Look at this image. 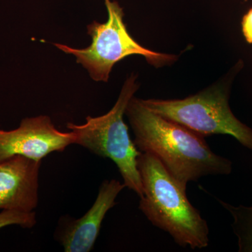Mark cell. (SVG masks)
<instances>
[{"instance_id": "11", "label": "cell", "mask_w": 252, "mask_h": 252, "mask_svg": "<svg viewBox=\"0 0 252 252\" xmlns=\"http://www.w3.org/2000/svg\"><path fill=\"white\" fill-rule=\"evenodd\" d=\"M242 29L246 41L252 44V8L244 16L242 21Z\"/></svg>"}, {"instance_id": "10", "label": "cell", "mask_w": 252, "mask_h": 252, "mask_svg": "<svg viewBox=\"0 0 252 252\" xmlns=\"http://www.w3.org/2000/svg\"><path fill=\"white\" fill-rule=\"evenodd\" d=\"M36 223V213L15 210H2L0 212V229L9 225H16L23 228H32Z\"/></svg>"}, {"instance_id": "9", "label": "cell", "mask_w": 252, "mask_h": 252, "mask_svg": "<svg viewBox=\"0 0 252 252\" xmlns=\"http://www.w3.org/2000/svg\"><path fill=\"white\" fill-rule=\"evenodd\" d=\"M218 201L233 217L232 228L238 238V252H252V207L233 206L220 199Z\"/></svg>"}, {"instance_id": "1", "label": "cell", "mask_w": 252, "mask_h": 252, "mask_svg": "<svg viewBox=\"0 0 252 252\" xmlns=\"http://www.w3.org/2000/svg\"><path fill=\"white\" fill-rule=\"evenodd\" d=\"M125 114L138 150L154 156L184 188L206 176L231 173L232 162L214 153L203 136L152 112L142 99L133 96Z\"/></svg>"}, {"instance_id": "7", "label": "cell", "mask_w": 252, "mask_h": 252, "mask_svg": "<svg viewBox=\"0 0 252 252\" xmlns=\"http://www.w3.org/2000/svg\"><path fill=\"white\" fill-rule=\"evenodd\" d=\"M126 187L119 181H104L95 201L84 216L77 220L69 216L61 217L55 239L64 252H89L93 250L104 217L117 204L116 198Z\"/></svg>"}, {"instance_id": "6", "label": "cell", "mask_w": 252, "mask_h": 252, "mask_svg": "<svg viewBox=\"0 0 252 252\" xmlns=\"http://www.w3.org/2000/svg\"><path fill=\"white\" fill-rule=\"evenodd\" d=\"M72 131L62 132L47 116L26 118L15 130L0 128V160L19 155L36 160L54 152H62L75 144Z\"/></svg>"}, {"instance_id": "5", "label": "cell", "mask_w": 252, "mask_h": 252, "mask_svg": "<svg viewBox=\"0 0 252 252\" xmlns=\"http://www.w3.org/2000/svg\"><path fill=\"white\" fill-rule=\"evenodd\" d=\"M108 12V21L104 23L94 21L87 26L88 34L92 38L89 47L73 49L61 44L54 45L63 52L72 54L77 63L87 69L95 81H108L114 64L131 55H141L156 67L172 64L177 59L173 55L160 54L144 48L129 34L124 22L123 8L117 1L104 0Z\"/></svg>"}, {"instance_id": "4", "label": "cell", "mask_w": 252, "mask_h": 252, "mask_svg": "<svg viewBox=\"0 0 252 252\" xmlns=\"http://www.w3.org/2000/svg\"><path fill=\"white\" fill-rule=\"evenodd\" d=\"M229 94V85L218 84L185 99H141L152 112L195 133L229 135L252 151V129L232 112Z\"/></svg>"}, {"instance_id": "8", "label": "cell", "mask_w": 252, "mask_h": 252, "mask_svg": "<svg viewBox=\"0 0 252 252\" xmlns=\"http://www.w3.org/2000/svg\"><path fill=\"white\" fill-rule=\"evenodd\" d=\"M41 165V160L19 155L0 160V210L34 212Z\"/></svg>"}, {"instance_id": "2", "label": "cell", "mask_w": 252, "mask_h": 252, "mask_svg": "<svg viewBox=\"0 0 252 252\" xmlns=\"http://www.w3.org/2000/svg\"><path fill=\"white\" fill-rule=\"evenodd\" d=\"M137 168L144 192L139 209L147 220L171 235L181 247L207 248L210 242L208 224L189 202L187 189L151 154L141 152Z\"/></svg>"}, {"instance_id": "3", "label": "cell", "mask_w": 252, "mask_h": 252, "mask_svg": "<svg viewBox=\"0 0 252 252\" xmlns=\"http://www.w3.org/2000/svg\"><path fill=\"white\" fill-rule=\"evenodd\" d=\"M136 78L137 76L132 74L126 79L117 102L107 114L97 117H87L82 125L68 123L67 127L75 133V144L112 160L126 188L133 190L141 198L144 195L143 187L137 168V158L141 152L131 140L128 127L124 120L126 107L139 89Z\"/></svg>"}]
</instances>
